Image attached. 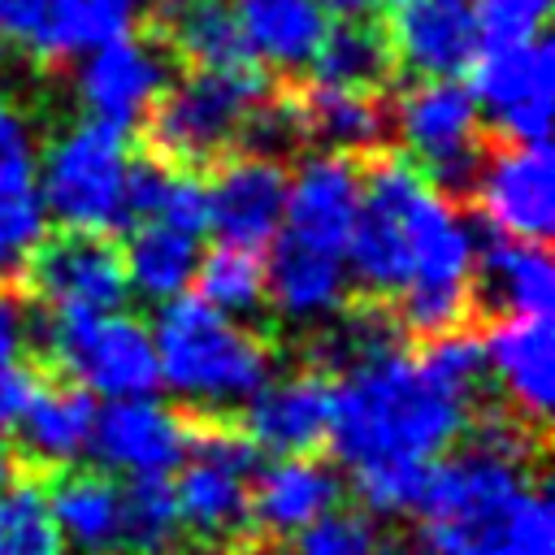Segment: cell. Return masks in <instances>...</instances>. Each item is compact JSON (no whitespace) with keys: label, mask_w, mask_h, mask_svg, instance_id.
<instances>
[{"label":"cell","mask_w":555,"mask_h":555,"mask_svg":"<svg viewBox=\"0 0 555 555\" xmlns=\"http://www.w3.org/2000/svg\"><path fill=\"white\" fill-rule=\"evenodd\" d=\"M165 22V48L186 56L195 69H238L256 65L243 30L234 22L230 0H186V4H160Z\"/></svg>","instance_id":"28"},{"label":"cell","mask_w":555,"mask_h":555,"mask_svg":"<svg viewBox=\"0 0 555 555\" xmlns=\"http://www.w3.org/2000/svg\"><path fill=\"white\" fill-rule=\"evenodd\" d=\"M48 351L61 364V373L87 395L143 399L160 386L152 330L126 312L52 317Z\"/></svg>","instance_id":"8"},{"label":"cell","mask_w":555,"mask_h":555,"mask_svg":"<svg viewBox=\"0 0 555 555\" xmlns=\"http://www.w3.org/2000/svg\"><path fill=\"white\" fill-rule=\"evenodd\" d=\"M477 395L395 343L347 364L330 403V442L369 512H416L429 468L464 438Z\"/></svg>","instance_id":"2"},{"label":"cell","mask_w":555,"mask_h":555,"mask_svg":"<svg viewBox=\"0 0 555 555\" xmlns=\"http://www.w3.org/2000/svg\"><path fill=\"white\" fill-rule=\"evenodd\" d=\"M360 212V165L338 152L308 156L286 182V212L273 238H286L304 251L347 260L351 230Z\"/></svg>","instance_id":"14"},{"label":"cell","mask_w":555,"mask_h":555,"mask_svg":"<svg viewBox=\"0 0 555 555\" xmlns=\"http://www.w3.org/2000/svg\"><path fill=\"white\" fill-rule=\"evenodd\" d=\"M481 347H486V373L499 382L516 416L542 429L551 416V399H555L551 317H494Z\"/></svg>","instance_id":"19"},{"label":"cell","mask_w":555,"mask_h":555,"mask_svg":"<svg viewBox=\"0 0 555 555\" xmlns=\"http://www.w3.org/2000/svg\"><path fill=\"white\" fill-rule=\"evenodd\" d=\"M269 100V82L256 65L191 69L182 82L165 87L143 117L152 156L173 169H199L208 160H221L247 139V126Z\"/></svg>","instance_id":"5"},{"label":"cell","mask_w":555,"mask_h":555,"mask_svg":"<svg viewBox=\"0 0 555 555\" xmlns=\"http://www.w3.org/2000/svg\"><path fill=\"white\" fill-rule=\"evenodd\" d=\"M481 217L499 238L546 243L555 230V173L546 143H507L481 156L473 182Z\"/></svg>","instance_id":"13"},{"label":"cell","mask_w":555,"mask_h":555,"mask_svg":"<svg viewBox=\"0 0 555 555\" xmlns=\"http://www.w3.org/2000/svg\"><path fill=\"white\" fill-rule=\"evenodd\" d=\"M178 468L182 473L169 486L182 533L199 542H234L251 525L256 447L247 434L230 425L191 429V447Z\"/></svg>","instance_id":"7"},{"label":"cell","mask_w":555,"mask_h":555,"mask_svg":"<svg viewBox=\"0 0 555 555\" xmlns=\"http://www.w3.org/2000/svg\"><path fill=\"white\" fill-rule=\"evenodd\" d=\"M286 182L291 173L282 169L278 156L264 152H230L221 156L208 191V230L221 234V243L251 247L260 251L273 243L282 212H286Z\"/></svg>","instance_id":"16"},{"label":"cell","mask_w":555,"mask_h":555,"mask_svg":"<svg viewBox=\"0 0 555 555\" xmlns=\"http://www.w3.org/2000/svg\"><path fill=\"white\" fill-rule=\"evenodd\" d=\"M143 9H152V0H65V13H61L65 56H82L108 39L130 35Z\"/></svg>","instance_id":"33"},{"label":"cell","mask_w":555,"mask_h":555,"mask_svg":"<svg viewBox=\"0 0 555 555\" xmlns=\"http://www.w3.org/2000/svg\"><path fill=\"white\" fill-rule=\"evenodd\" d=\"M325 13H338V17H369V9L377 0H317Z\"/></svg>","instance_id":"39"},{"label":"cell","mask_w":555,"mask_h":555,"mask_svg":"<svg viewBox=\"0 0 555 555\" xmlns=\"http://www.w3.org/2000/svg\"><path fill=\"white\" fill-rule=\"evenodd\" d=\"M473 104L507 143H546L555 52L546 35L516 43H481L473 56Z\"/></svg>","instance_id":"10"},{"label":"cell","mask_w":555,"mask_h":555,"mask_svg":"<svg viewBox=\"0 0 555 555\" xmlns=\"http://www.w3.org/2000/svg\"><path fill=\"white\" fill-rule=\"evenodd\" d=\"M191 286H195V299L243 321V317L260 312V304H264V260L251 247L221 243L208 256H199Z\"/></svg>","instance_id":"31"},{"label":"cell","mask_w":555,"mask_h":555,"mask_svg":"<svg viewBox=\"0 0 555 555\" xmlns=\"http://www.w3.org/2000/svg\"><path fill=\"white\" fill-rule=\"evenodd\" d=\"M330 403L334 382L325 373H286L278 382H264L247 399L243 434L256 451L308 455L330 438Z\"/></svg>","instance_id":"20"},{"label":"cell","mask_w":555,"mask_h":555,"mask_svg":"<svg viewBox=\"0 0 555 555\" xmlns=\"http://www.w3.org/2000/svg\"><path fill=\"white\" fill-rule=\"evenodd\" d=\"M0 555H65L48 494L35 481L0 486Z\"/></svg>","instance_id":"32"},{"label":"cell","mask_w":555,"mask_h":555,"mask_svg":"<svg viewBox=\"0 0 555 555\" xmlns=\"http://www.w3.org/2000/svg\"><path fill=\"white\" fill-rule=\"evenodd\" d=\"M160 382L199 412L243 408L269 382V347L238 321L195 295L165 299L152 325Z\"/></svg>","instance_id":"4"},{"label":"cell","mask_w":555,"mask_h":555,"mask_svg":"<svg viewBox=\"0 0 555 555\" xmlns=\"http://www.w3.org/2000/svg\"><path fill=\"white\" fill-rule=\"evenodd\" d=\"M91 421H95V403L82 386L39 382L13 429L30 460H39L48 468H69L91 447Z\"/></svg>","instance_id":"26"},{"label":"cell","mask_w":555,"mask_h":555,"mask_svg":"<svg viewBox=\"0 0 555 555\" xmlns=\"http://www.w3.org/2000/svg\"><path fill=\"white\" fill-rule=\"evenodd\" d=\"M182 520L169 477H130L121 486V555H173Z\"/></svg>","instance_id":"30"},{"label":"cell","mask_w":555,"mask_h":555,"mask_svg":"<svg viewBox=\"0 0 555 555\" xmlns=\"http://www.w3.org/2000/svg\"><path fill=\"white\" fill-rule=\"evenodd\" d=\"M169 74H173V61H169L165 39H143L130 30L121 39H108L82 52L78 100L91 121L130 130L152 113V104L169 87Z\"/></svg>","instance_id":"12"},{"label":"cell","mask_w":555,"mask_h":555,"mask_svg":"<svg viewBox=\"0 0 555 555\" xmlns=\"http://www.w3.org/2000/svg\"><path fill=\"white\" fill-rule=\"evenodd\" d=\"M473 264V225L408 156H369L360 165L347 273L364 295L395 304L399 330L421 338L460 330L477 295Z\"/></svg>","instance_id":"1"},{"label":"cell","mask_w":555,"mask_h":555,"mask_svg":"<svg viewBox=\"0 0 555 555\" xmlns=\"http://www.w3.org/2000/svg\"><path fill=\"white\" fill-rule=\"evenodd\" d=\"M230 9L251 61L273 69H308L330 26L317 0H234Z\"/></svg>","instance_id":"24"},{"label":"cell","mask_w":555,"mask_h":555,"mask_svg":"<svg viewBox=\"0 0 555 555\" xmlns=\"http://www.w3.org/2000/svg\"><path fill=\"white\" fill-rule=\"evenodd\" d=\"M425 555H555V512L520 425L490 421L451 447L421 490Z\"/></svg>","instance_id":"3"},{"label":"cell","mask_w":555,"mask_h":555,"mask_svg":"<svg viewBox=\"0 0 555 555\" xmlns=\"http://www.w3.org/2000/svg\"><path fill=\"white\" fill-rule=\"evenodd\" d=\"M43 494L61 546L74 555H121V481L108 473H65Z\"/></svg>","instance_id":"23"},{"label":"cell","mask_w":555,"mask_h":555,"mask_svg":"<svg viewBox=\"0 0 555 555\" xmlns=\"http://www.w3.org/2000/svg\"><path fill=\"white\" fill-rule=\"evenodd\" d=\"M26 347V308L0 286V356H17Z\"/></svg>","instance_id":"38"},{"label":"cell","mask_w":555,"mask_h":555,"mask_svg":"<svg viewBox=\"0 0 555 555\" xmlns=\"http://www.w3.org/2000/svg\"><path fill=\"white\" fill-rule=\"evenodd\" d=\"M130 147L126 130L104 121H78L61 130L39 156V195L43 212L65 230L108 234L126 225V191H130Z\"/></svg>","instance_id":"6"},{"label":"cell","mask_w":555,"mask_h":555,"mask_svg":"<svg viewBox=\"0 0 555 555\" xmlns=\"http://www.w3.org/2000/svg\"><path fill=\"white\" fill-rule=\"evenodd\" d=\"M390 56L421 78H455L481 48L473 0H395Z\"/></svg>","instance_id":"18"},{"label":"cell","mask_w":555,"mask_h":555,"mask_svg":"<svg viewBox=\"0 0 555 555\" xmlns=\"http://www.w3.org/2000/svg\"><path fill=\"white\" fill-rule=\"evenodd\" d=\"M35 386H39V377L17 356H0V434L17 425V416L30 403Z\"/></svg>","instance_id":"37"},{"label":"cell","mask_w":555,"mask_h":555,"mask_svg":"<svg viewBox=\"0 0 555 555\" xmlns=\"http://www.w3.org/2000/svg\"><path fill=\"white\" fill-rule=\"evenodd\" d=\"M477 286L499 317H551L555 269H551L546 243H520V238L494 234L486 247H477L473 291Z\"/></svg>","instance_id":"22"},{"label":"cell","mask_w":555,"mask_h":555,"mask_svg":"<svg viewBox=\"0 0 555 555\" xmlns=\"http://www.w3.org/2000/svg\"><path fill=\"white\" fill-rule=\"evenodd\" d=\"M191 447V425L156 403L143 399H108L91 421V455L121 477H169Z\"/></svg>","instance_id":"15"},{"label":"cell","mask_w":555,"mask_h":555,"mask_svg":"<svg viewBox=\"0 0 555 555\" xmlns=\"http://www.w3.org/2000/svg\"><path fill=\"white\" fill-rule=\"evenodd\" d=\"M481 43H516L546 30L551 0H473Z\"/></svg>","instance_id":"36"},{"label":"cell","mask_w":555,"mask_h":555,"mask_svg":"<svg viewBox=\"0 0 555 555\" xmlns=\"http://www.w3.org/2000/svg\"><path fill=\"white\" fill-rule=\"evenodd\" d=\"M343 481L330 464L312 455H278V464L251 477V525L273 538L299 533L321 512L338 507Z\"/></svg>","instance_id":"21"},{"label":"cell","mask_w":555,"mask_h":555,"mask_svg":"<svg viewBox=\"0 0 555 555\" xmlns=\"http://www.w3.org/2000/svg\"><path fill=\"white\" fill-rule=\"evenodd\" d=\"M13 481V455L0 447V486H9Z\"/></svg>","instance_id":"41"},{"label":"cell","mask_w":555,"mask_h":555,"mask_svg":"<svg viewBox=\"0 0 555 555\" xmlns=\"http://www.w3.org/2000/svg\"><path fill=\"white\" fill-rule=\"evenodd\" d=\"M61 13L65 0H0V48H17L39 61L65 56Z\"/></svg>","instance_id":"35"},{"label":"cell","mask_w":555,"mask_h":555,"mask_svg":"<svg viewBox=\"0 0 555 555\" xmlns=\"http://www.w3.org/2000/svg\"><path fill=\"white\" fill-rule=\"evenodd\" d=\"M286 555H373L377 551V529L369 512L360 507H330L317 520H308L299 533L286 538Z\"/></svg>","instance_id":"34"},{"label":"cell","mask_w":555,"mask_h":555,"mask_svg":"<svg viewBox=\"0 0 555 555\" xmlns=\"http://www.w3.org/2000/svg\"><path fill=\"white\" fill-rule=\"evenodd\" d=\"M373 555H425L421 542H403V538H382Z\"/></svg>","instance_id":"40"},{"label":"cell","mask_w":555,"mask_h":555,"mask_svg":"<svg viewBox=\"0 0 555 555\" xmlns=\"http://www.w3.org/2000/svg\"><path fill=\"white\" fill-rule=\"evenodd\" d=\"M390 43L386 30L369 17H338L325 26L317 56H312V82L325 87H351V91H377L390 74Z\"/></svg>","instance_id":"29"},{"label":"cell","mask_w":555,"mask_h":555,"mask_svg":"<svg viewBox=\"0 0 555 555\" xmlns=\"http://www.w3.org/2000/svg\"><path fill=\"white\" fill-rule=\"evenodd\" d=\"M199 234L165 225V221H134L130 243L121 251V269H126V286H134L143 299H178L199 264Z\"/></svg>","instance_id":"27"},{"label":"cell","mask_w":555,"mask_h":555,"mask_svg":"<svg viewBox=\"0 0 555 555\" xmlns=\"http://www.w3.org/2000/svg\"><path fill=\"white\" fill-rule=\"evenodd\" d=\"M395 126L408 147V160L438 191H460L473 182L486 152H481V113L464 82L421 78L399 95Z\"/></svg>","instance_id":"9"},{"label":"cell","mask_w":555,"mask_h":555,"mask_svg":"<svg viewBox=\"0 0 555 555\" xmlns=\"http://www.w3.org/2000/svg\"><path fill=\"white\" fill-rule=\"evenodd\" d=\"M48 234L39 195V147L30 117L0 95V282L22 278L30 251Z\"/></svg>","instance_id":"17"},{"label":"cell","mask_w":555,"mask_h":555,"mask_svg":"<svg viewBox=\"0 0 555 555\" xmlns=\"http://www.w3.org/2000/svg\"><path fill=\"white\" fill-rule=\"evenodd\" d=\"M22 278L52 317L121 312L126 299L121 251L104 234L87 230H61L56 238H43L30 251Z\"/></svg>","instance_id":"11"},{"label":"cell","mask_w":555,"mask_h":555,"mask_svg":"<svg viewBox=\"0 0 555 555\" xmlns=\"http://www.w3.org/2000/svg\"><path fill=\"white\" fill-rule=\"evenodd\" d=\"M291 121L299 134L321 139L338 156L373 152L386 134V108L377 91H351V87H325V82H308L291 100Z\"/></svg>","instance_id":"25"}]
</instances>
